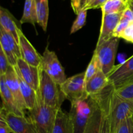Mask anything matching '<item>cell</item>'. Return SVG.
<instances>
[{
  "instance_id": "cell-1",
  "label": "cell",
  "mask_w": 133,
  "mask_h": 133,
  "mask_svg": "<svg viewBox=\"0 0 133 133\" xmlns=\"http://www.w3.org/2000/svg\"><path fill=\"white\" fill-rule=\"evenodd\" d=\"M93 96L99 106L109 114L112 133H116L123 121L132 117L133 101L121 97L112 83H109L101 92Z\"/></svg>"
},
{
  "instance_id": "cell-2",
  "label": "cell",
  "mask_w": 133,
  "mask_h": 133,
  "mask_svg": "<svg viewBox=\"0 0 133 133\" xmlns=\"http://www.w3.org/2000/svg\"><path fill=\"white\" fill-rule=\"evenodd\" d=\"M58 109L45 105L38 95L33 107L29 110L36 133H52Z\"/></svg>"
},
{
  "instance_id": "cell-3",
  "label": "cell",
  "mask_w": 133,
  "mask_h": 133,
  "mask_svg": "<svg viewBox=\"0 0 133 133\" xmlns=\"http://www.w3.org/2000/svg\"><path fill=\"white\" fill-rule=\"evenodd\" d=\"M97 105L93 96L71 103L69 114L74 125V133H84Z\"/></svg>"
},
{
  "instance_id": "cell-4",
  "label": "cell",
  "mask_w": 133,
  "mask_h": 133,
  "mask_svg": "<svg viewBox=\"0 0 133 133\" xmlns=\"http://www.w3.org/2000/svg\"><path fill=\"white\" fill-rule=\"evenodd\" d=\"M37 94L45 105L55 108L61 109V105L66 99L58 85L45 71L40 68V85Z\"/></svg>"
},
{
  "instance_id": "cell-5",
  "label": "cell",
  "mask_w": 133,
  "mask_h": 133,
  "mask_svg": "<svg viewBox=\"0 0 133 133\" xmlns=\"http://www.w3.org/2000/svg\"><path fill=\"white\" fill-rule=\"evenodd\" d=\"M119 43V38L113 37L99 46H96L94 52L98 59L101 70L107 76L115 66L114 63Z\"/></svg>"
},
{
  "instance_id": "cell-6",
  "label": "cell",
  "mask_w": 133,
  "mask_h": 133,
  "mask_svg": "<svg viewBox=\"0 0 133 133\" xmlns=\"http://www.w3.org/2000/svg\"><path fill=\"white\" fill-rule=\"evenodd\" d=\"M60 88L66 99L71 103L89 96L86 92L84 71L67 78L64 83L60 86Z\"/></svg>"
},
{
  "instance_id": "cell-7",
  "label": "cell",
  "mask_w": 133,
  "mask_h": 133,
  "mask_svg": "<svg viewBox=\"0 0 133 133\" xmlns=\"http://www.w3.org/2000/svg\"><path fill=\"white\" fill-rule=\"evenodd\" d=\"M40 68L45 71L58 85L61 86L67 79L64 69L53 51L46 47L42 55Z\"/></svg>"
},
{
  "instance_id": "cell-8",
  "label": "cell",
  "mask_w": 133,
  "mask_h": 133,
  "mask_svg": "<svg viewBox=\"0 0 133 133\" xmlns=\"http://www.w3.org/2000/svg\"><path fill=\"white\" fill-rule=\"evenodd\" d=\"M109 82L116 89L133 81V55L124 62L114 66L108 75Z\"/></svg>"
},
{
  "instance_id": "cell-9",
  "label": "cell",
  "mask_w": 133,
  "mask_h": 133,
  "mask_svg": "<svg viewBox=\"0 0 133 133\" xmlns=\"http://www.w3.org/2000/svg\"><path fill=\"white\" fill-rule=\"evenodd\" d=\"M0 48L3 51L10 66H16L17 62L21 58L19 44L10 33L0 27Z\"/></svg>"
},
{
  "instance_id": "cell-10",
  "label": "cell",
  "mask_w": 133,
  "mask_h": 133,
  "mask_svg": "<svg viewBox=\"0 0 133 133\" xmlns=\"http://www.w3.org/2000/svg\"><path fill=\"white\" fill-rule=\"evenodd\" d=\"M0 117L3 118L12 133H36L31 119L26 116H19L1 109Z\"/></svg>"
},
{
  "instance_id": "cell-11",
  "label": "cell",
  "mask_w": 133,
  "mask_h": 133,
  "mask_svg": "<svg viewBox=\"0 0 133 133\" xmlns=\"http://www.w3.org/2000/svg\"><path fill=\"white\" fill-rule=\"evenodd\" d=\"M14 68L17 74L25 82L36 91L38 90L40 85V67L31 66L20 58L18 60L16 66Z\"/></svg>"
},
{
  "instance_id": "cell-12",
  "label": "cell",
  "mask_w": 133,
  "mask_h": 133,
  "mask_svg": "<svg viewBox=\"0 0 133 133\" xmlns=\"http://www.w3.org/2000/svg\"><path fill=\"white\" fill-rule=\"evenodd\" d=\"M122 13L102 14V22L97 45L99 46L104 42L114 37V31L119 23Z\"/></svg>"
},
{
  "instance_id": "cell-13",
  "label": "cell",
  "mask_w": 133,
  "mask_h": 133,
  "mask_svg": "<svg viewBox=\"0 0 133 133\" xmlns=\"http://www.w3.org/2000/svg\"><path fill=\"white\" fill-rule=\"evenodd\" d=\"M0 94L2 100L1 109L16 116H25V112L18 106L14 96L8 88L5 75H0Z\"/></svg>"
},
{
  "instance_id": "cell-14",
  "label": "cell",
  "mask_w": 133,
  "mask_h": 133,
  "mask_svg": "<svg viewBox=\"0 0 133 133\" xmlns=\"http://www.w3.org/2000/svg\"><path fill=\"white\" fill-rule=\"evenodd\" d=\"M19 45L21 58L31 66L40 67L42 56L38 53L21 29L19 31Z\"/></svg>"
},
{
  "instance_id": "cell-15",
  "label": "cell",
  "mask_w": 133,
  "mask_h": 133,
  "mask_svg": "<svg viewBox=\"0 0 133 133\" xmlns=\"http://www.w3.org/2000/svg\"><path fill=\"white\" fill-rule=\"evenodd\" d=\"M5 77L6 85L14 96L18 106L23 111L27 110L24 99L21 92L18 75L13 66H9L6 74H5Z\"/></svg>"
},
{
  "instance_id": "cell-16",
  "label": "cell",
  "mask_w": 133,
  "mask_h": 133,
  "mask_svg": "<svg viewBox=\"0 0 133 133\" xmlns=\"http://www.w3.org/2000/svg\"><path fill=\"white\" fill-rule=\"evenodd\" d=\"M0 27L10 33L19 44V31L16 19L5 8L0 7Z\"/></svg>"
},
{
  "instance_id": "cell-17",
  "label": "cell",
  "mask_w": 133,
  "mask_h": 133,
  "mask_svg": "<svg viewBox=\"0 0 133 133\" xmlns=\"http://www.w3.org/2000/svg\"><path fill=\"white\" fill-rule=\"evenodd\" d=\"M109 83L107 75L101 70L86 83V92L88 96H94L101 92Z\"/></svg>"
},
{
  "instance_id": "cell-18",
  "label": "cell",
  "mask_w": 133,
  "mask_h": 133,
  "mask_svg": "<svg viewBox=\"0 0 133 133\" xmlns=\"http://www.w3.org/2000/svg\"><path fill=\"white\" fill-rule=\"evenodd\" d=\"M52 133H74V125L70 114L58 109Z\"/></svg>"
},
{
  "instance_id": "cell-19",
  "label": "cell",
  "mask_w": 133,
  "mask_h": 133,
  "mask_svg": "<svg viewBox=\"0 0 133 133\" xmlns=\"http://www.w3.org/2000/svg\"><path fill=\"white\" fill-rule=\"evenodd\" d=\"M37 23L46 31L49 18V3L48 0H35Z\"/></svg>"
},
{
  "instance_id": "cell-20",
  "label": "cell",
  "mask_w": 133,
  "mask_h": 133,
  "mask_svg": "<svg viewBox=\"0 0 133 133\" xmlns=\"http://www.w3.org/2000/svg\"><path fill=\"white\" fill-rule=\"evenodd\" d=\"M17 75H18V80H19V85H20L21 92L24 99L26 108L27 110H29L33 107L35 105L36 97H37V91L30 87L18 74Z\"/></svg>"
},
{
  "instance_id": "cell-21",
  "label": "cell",
  "mask_w": 133,
  "mask_h": 133,
  "mask_svg": "<svg viewBox=\"0 0 133 133\" xmlns=\"http://www.w3.org/2000/svg\"><path fill=\"white\" fill-rule=\"evenodd\" d=\"M128 8L127 1L125 0H107L101 6L102 14L122 13Z\"/></svg>"
},
{
  "instance_id": "cell-22",
  "label": "cell",
  "mask_w": 133,
  "mask_h": 133,
  "mask_svg": "<svg viewBox=\"0 0 133 133\" xmlns=\"http://www.w3.org/2000/svg\"><path fill=\"white\" fill-rule=\"evenodd\" d=\"M29 23L35 26L37 23L35 0H25L23 15L20 19V23Z\"/></svg>"
},
{
  "instance_id": "cell-23",
  "label": "cell",
  "mask_w": 133,
  "mask_h": 133,
  "mask_svg": "<svg viewBox=\"0 0 133 133\" xmlns=\"http://www.w3.org/2000/svg\"><path fill=\"white\" fill-rule=\"evenodd\" d=\"M102 112L97 103L84 133H100Z\"/></svg>"
},
{
  "instance_id": "cell-24",
  "label": "cell",
  "mask_w": 133,
  "mask_h": 133,
  "mask_svg": "<svg viewBox=\"0 0 133 133\" xmlns=\"http://www.w3.org/2000/svg\"><path fill=\"white\" fill-rule=\"evenodd\" d=\"M133 21V13L130 10V9L127 8L123 12L122 14V17L114 31V37H118L119 35L125 29L127 26L129 25L131 22Z\"/></svg>"
},
{
  "instance_id": "cell-25",
  "label": "cell",
  "mask_w": 133,
  "mask_h": 133,
  "mask_svg": "<svg viewBox=\"0 0 133 133\" xmlns=\"http://www.w3.org/2000/svg\"><path fill=\"white\" fill-rule=\"evenodd\" d=\"M101 70V66H100L98 59L96 55L94 53L92 59H91L87 70L84 71L85 72L86 83L90 79H92L93 77H94L97 74V72Z\"/></svg>"
},
{
  "instance_id": "cell-26",
  "label": "cell",
  "mask_w": 133,
  "mask_h": 133,
  "mask_svg": "<svg viewBox=\"0 0 133 133\" xmlns=\"http://www.w3.org/2000/svg\"><path fill=\"white\" fill-rule=\"evenodd\" d=\"M87 11L85 9H81L77 14V18L73 23L70 30V34H74L83 28L86 23L87 16Z\"/></svg>"
},
{
  "instance_id": "cell-27",
  "label": "cell",
  "mask_w": 133,
  "mask_h": 133,
  "mask_svg": "<svg viewBox=\"0 0 133 133\" xmlns=\"http://www.w3.org/2000/svg\"><path fill=\"white\" fill-rule=\"evenodd\" d=\"M116 91L118 95L122 98L133 101V81L116 89Z\"/></svg>"
},
{
  "instance_id": "cell-28",
  "label": "cell",
  "mask_w": 133,
  "mask_h": 133,
  "mask_svg": "<svg viewBox=\"0 0 133 133\" xmlns=\"http://www.w3.org/2000/svg\"><path fill=\"white\" fill-rule=\"evenodd\" d=\"M100 109H101V112H102V118H101L100 133H112L111 131V126H110L109 114L107 112L106 110L102 109L101 107H100Z\"/></svg>"
},
{
  "instance_id": "cell-29",
  "label": "cell",
  "mask_w": 133,
  "mask_h": 133,
  "mask_svg": "<svg viewBox=\"0 0 133 133\" xmlns=\"http://www.w3.org/2000/svg\"><path fill=\"white\" fill-rule=\"evenodd\" d=\"M116 133H133L132 118H128L123 121L119 126Z\"/></svg>"
},
{
  "instance_id": "cell-30",
  "label": "cell",
  "mask_w": 133,
  "mask_h": 133,
  "mask_svg": "<svg viewBox=\"0 0 133 133\" xmlns=\"http://www.w3.org/2000/svg\"><path fill=\"white\" fill-rule=\"evenodd\" d=\"M118 38L124 39L125 41L133 44V21L129 23L127 28L119 35Z\"/></svg>"
},
{
  "instance_id": "cell-31",
  "label": "cell",
  "mask_w": 133,
  "mask_h": 133,
  "mask_svg": "<svg viewBox=\"0 0 133 133\" xmlns=\"http://www.w3.org/2000/svg\"><path fill=\"white\" fill-rule=\"evenodd\" d=\"M10 66L7 57L3 51L0 48V75H5Z\"/></svg>"
},
{
  "instance_id": "cell-32",
  "label": "cell",
  "mask_w": 133,
  "mask_h": 133,
  "mask_svg": "<svg viewBox=\"0 0 133 133\" xmlns=\"http://www.w3.org/2000/svg\"><path fill=\"white\" fill-rule=\"evenodd\" d=\"M107 0H92L87 6H86L84 9L85 10H90V9H101V6L104 5Z\"/></svg>"
},
{
  "instance_id": "cell-33",
  "label": "cell",
  "mask_w": 133,
  "mask_h": 133,
  "mask_svg": "<svg viewBox=\"0 0 133 133\" xmlns=\"http://www.w3.org/2000/svg\"><path fill=\"white\" fill-rule=\"evenodd\" d=\"M12 130L7 122L3 118L0 117V133H10Z\"/></svg>"
},
{
  "instance_id": "cell-34",
  "label": "cell",
  "mask_w": 133,
  "mask_h": 133,
  "mask_svg": "<svg viewBox=\"0 0 133 133\" xmlns=\"http://www.w3.org/2000/svg\"><path fill=\"white\" fill-rule=\"evenodd\" d=\"M127 3H128V8L130 9V10H131L133 13V0H129V1H127Z\"/></svg>"
},
{
  "instance_id": "cell-35",
  "label": "cell",
  "mask_w": 133,
  "mask_h": 133,
  "mask_svg": "<svg viewBox=\"0 0 133 133\" xmlns=\"http://www.w3.org/2000/svg\"><path fill=\"white\" fill-rule=\"evenodd\" d=\"M92 1V0H85V5H84V7H85L86 6H87V5H88ZM84 8H83V9H84Z\"/></svg>"
},
{
  "instance_id": "cell-36",
  "label": "cell",
  "mask_w": 133,
  "mask_h": 133,
  "mask_svg": "<svg viewBox=\"0 0 133 133\" xmlns=\"http://www.w3.org/2000/svg\"><path fill=\"white\" fill-rule=\"evenodd\" d=\"M125 1H128L129 0H125Z\"/></svg>"
},
{
  "instance_id": "cell-37",
  "label": "cell",
  "mask_w": 133,
  "mask_h": 133,
  "mask_svg": "<svg viewBox=\"0 0 133 133\" xmlns=\"http://www.w3.org/2000/svg\"><path fill=\"white\" fill-rule=\"evenodd\" d=\"M132 119H133V115H132Z\"/></svg>"
}]
</instances>
